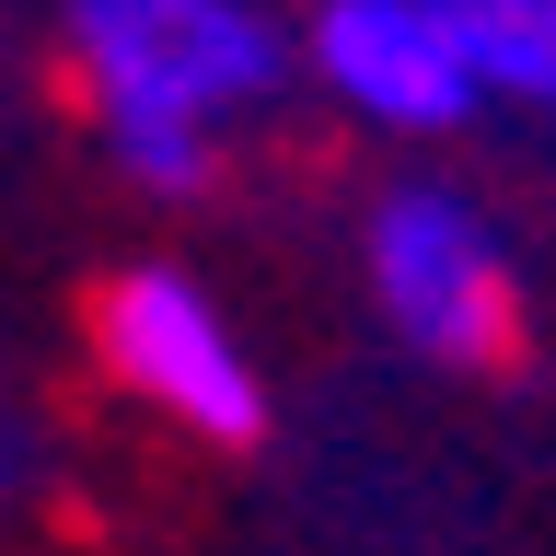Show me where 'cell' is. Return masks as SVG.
<instances>
[{"instance_id":"cell-3","label":"cell","mask_w":556,"mask_h":556,"mask_svg":"<svg viewBox=\"0 0 556 556\" xmlns=\"http://www.w3.org/2000/svg\"><path fill=\"white\" fill-rule=\"evenodd\" d=\"M104 359L151 394L163 417H186V429H208V441H255V371H243L232 325L198 302V278L174 267H139L116 278V302H104Z\"/></svg>"},{"instance_id":"cell-1","label":"cell","mask_w":556,"mask_h":556,"mask_svg":"<svg viewBox=\"0 0 556 556\" xmlns=\"http://www.w3.org/2000/svg\"><path fill=\"white\" fill-rule=\"evenodd\" d=\"M70 47L104 104L163 116H220L278 81V35L243 0H70Z\"/></svg>"},{"instance_id":"cell-6","label":"cell","mask_w":556,"mask_h":556,"mask_svg":"<svg viewBox=\"0 0 556 556\" xmlns=\"http://www.w3.org/2000/svg\"><path fill=\"white\" fill-rule=\"evenodd\" d=\"M116 116V163L139 174V186H163V198H186L208 174V128L198 116H163V104H104Z\"/></svg>"},{"instance_id":"cell-2","label":"cell","mask_w":556,"mask_h":556,"mask_svg":"<svg viewBox=\"0 0 556 556\" xmlns=\"http://www.w3.org/2000/svg\"><path fill=\"white\" fill-rule=\"evenodd\" d=\"M371 290L394 302V325H406L417 348H441V359H486V348H498V302H510L486 220L464 198H441V186L382 198V220H371Z\"/></svg>"},{"instance_id":"cell-4","label":"cell","mask_w":556,"mask_h":556,"mask_svg":"<svg viewBox=\"0 0 556 556\" xmlns=\"http://www.w3.org/2000/svg\"><path fill=\"white\" fill-rule=\"evenodd\" d=\"M313 70L382 128H464L486 93L429 0H325L313 12Z\"/></svg>"},{"instance_id":"cell-5","label":"cell","mask_w":556,"mask_h":556,"mask_svg":"<svg viewBox=\"0 0 556 556\" xmlns=\"http://www.w3.org/2000/svg\"><path fill=\"white\" fill-rule=\"evenodd\" d=\"M452 47L476 59L486 93H545L556 104V0H429Z\"/></svg>"}]
</instances>
